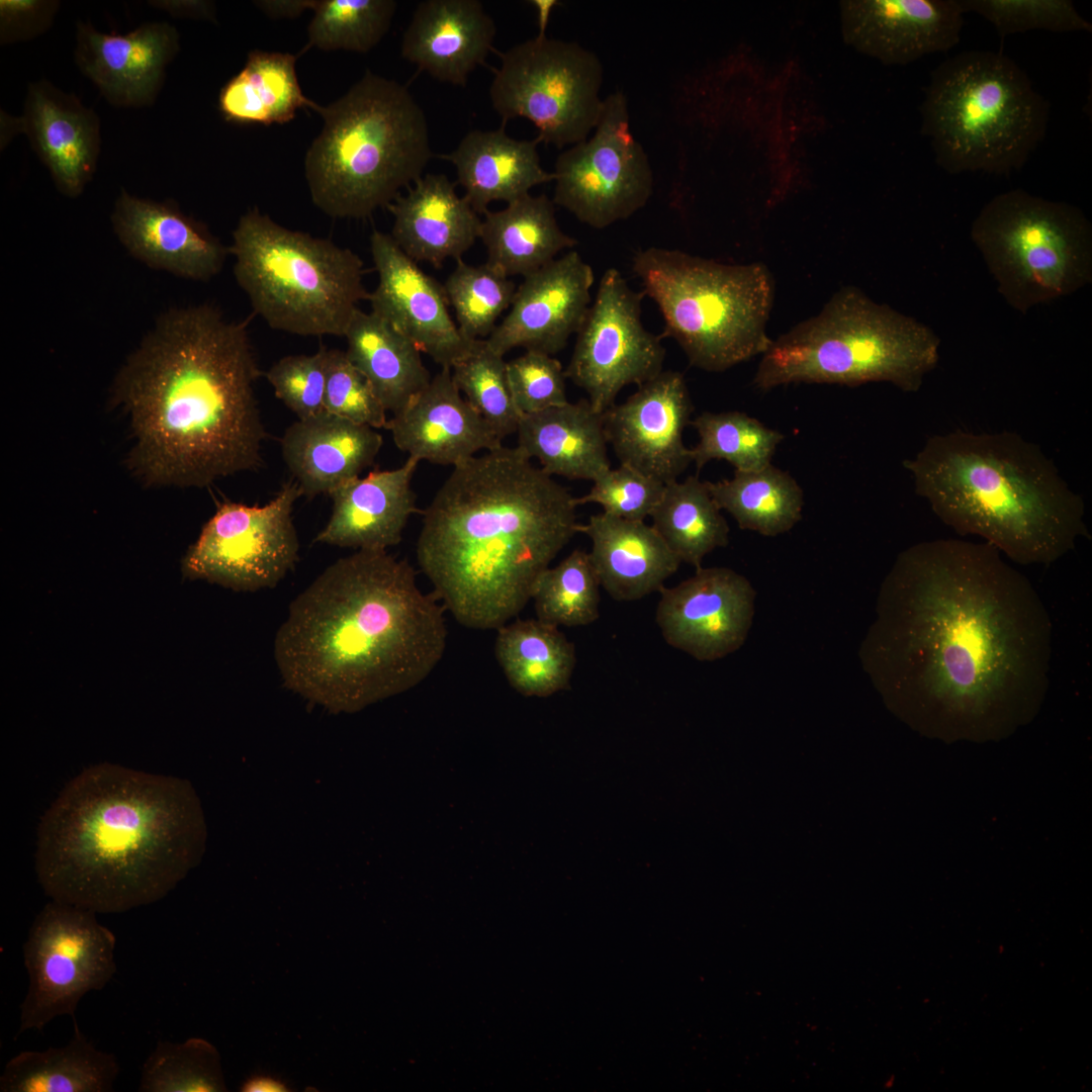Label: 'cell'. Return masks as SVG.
<instances>
[{
  "label": "cell",
  "mask_w": 1092,
  "mask_h": 1092,
  "mask_svg": "<svg viewBox=\"0 0 1092 1092\" xmlns=\"http://www.w3.org/2000/svg\"><path fill=\"white\" fill-rule=\"evenodd\" d=\"M643 296L618 269H607L576 333L565 374L600 414L615 403L623 388L640 386L663 371L660 337L642 323Z\"/></svg>",
  "instance_id": "e0dca14e"
},
{
  "label": "cell",
  "mask_w": 1092,
  "mask_h": 1092,
  "mask_svg": "<svg viewBox=\"0 0 1092 1092\" xmlns=\"http://www.w3.org/2000/svg\"><path fill=\"white\" fill-rule=\"evenodd\" d=\"M116 938L96 913L52 900L35 916L23 944L28 988L20 1004L17 1035L75 1012L90 991L116 973Z\"/></svg>",
  "instance_id": "5bb4252c"
},
{
  "label": "cell",
  "mask_w": 1092,
  "mask_h": 1092,
  "mask_svg": "<svg viewBox=\"0 0 1092 1092\" xmlns=\"http://www.w3.org/2000/svg\"><path fill=\"white\" fill-rule=\"evenodd\" d=\"M693 410L684 375L662 371L603 413L608 444L620 464L664 484L677 480L692 463L682 435Z\"/></svg>",
  "instance_id": "d6986e66"
},
{
  "label": "cell",
  "mask_w": 1092,
  "mask_h": 1092,
  "mask_svg": "<svg viewBox=\"0 0 1092 1092\" xmlns=\"http://www.w3.org/2000/svg\"><path fill=\"white\" fill-rule=\"evenodd\" d=\"M699 436L690 449L692 462L701 470L712 460L729 462L737 471H755L771 464L785 435L739 411L703 412L691 421Z\"/></svg>",
  "instance_id": "60d3db41"
},
{
  "label": "cell",
  "mask_w": 1092,
  "mask_h": 1092,
  "mask_svg": "<svg viewBox=\"0 0 1092 1092\" xmlns=\"http://www.w3.org/2000/svg\"><path fill=\"white\" fill-rule=\"evenodd\" d=\"M971 238L999 293L1021 313L1092 281V226L1067 202L1002 192L981 208Z\"/></svg>",
  "instance_id": "7c38bea8"
},
{
  "label": "cell",
  "mask_w": 1092,
  "mask_h": 1092,
  "mask_svg": "<svg viewBox=\"0 0 1092 1092\" xmlns=\"http://www.w3.org/2000/svg\"><path fill=\"white\" fill-rule=\"evenodd\" d=\"M590 542L588 552L601 586L616 601L631 602L660 590L681 561L644 521L607 513L578 526Z\"/></svg>",
  "instance_id": "4dcf8cb0"
},
{
  "label": "cell",
  "mask_w": 1092,
  "mask_h": 1092,
  "mask_svg": "<svg viewBox=\"0 0 1092 1092\" xmlns=\"http://www.w3.org/2000/svg\"><path fill=\"white\" fill-rule=\"evenodd\" d=\"M450 369L465 399L502 441L517 432L522 415L511 391L507 361L486 340L474 341Z\"/></svg>",
  "instance_id": "ee69618b"
},
{
  "label": "cell",
  "mask_w": 1092,
  "mask_h": 1092,
  "mask_svg": "<svg viewBox=\"0 0 1092 1092\" xmlns=\"http://www.w3.org/2000/svg\"><path fill=\"white\" fill-rule=\"evenodd\" d=\"M229 251L254 313L274 330L344 337L358 304L368 300L356 253L282 226L256 207L241 216Z\"/></svg>",
  "instance_id": "8fae6325"
},
{
  "label": "cell",
  "mask_w": 1092,
  "mask_h": 1092,
  "mask_svg": "<svg viewBox=\"0 0 1092 1092\" xmlns=\"http://www.w3.org/2000/svg\"><path fill=\"white\" fill-rule=\"evenodd\" d=\"M589 491L575 497L578 506L597 504L609 515L644 521L661 499L665 484L628 466L610 468L593 481Z\"/></svg>",
  "instance_id": "681fc988"
},
{
  "label": "cell",
  "mask_w": 1092,
  "mask_h": 1092,
  "mask_svg": "<svg viewBox=\"0 0 1092 1092\" xmlns=\"http://www.w3.org/2000/svg\"><path fill=\"white\" fill-rule=\"evenodd\" d=\"M149 5L176 17L213 18V6L206 1H150Z\"/></svg>",
  "instance_id": "db71d44e"
},
{
  "label": "cell",
  "mask_w": 1092,
  "mask_h": 1092,
  "mask_svg": "<svg viewBox=\"0 0 1092 1092\" xmlns=\"http://www.w3.org/2000/svg\"><path fill=\"white\" fill-rule=\"evenodd\" d=\"M520 448L453 467L424 511L417 560L434 595L470 629L497 630L578 533L575 497Z\"/></svg>",
  "instance_id": "277c9868"
},
{
  "label": "cell",
  "mask_w": 1092,
  "mask_h": 1092,
  "mask_svg": "<svg viewBox=\"0 0 1092 1092\" xmlns=\"http://www.w3.org/2000/svg\"><path fill=\"white\" fill-rule=\"evenodd\" d=\"M178 50L179 34L164 21L145 22L124 34L78 22L74 55L78 69L108 103L143 107L156 101Z\"/></svg>",
  "instance_id": "cb8c5ba5"
},
{
  "label": "cell",
  "mask_w": 1092,
  "mask_h": 1092,
  "mask_svg": "<svg viewBox=\"0 0 1092 1092\" xmlns=\"http://www.w3.org/2000/svg\"><path fill=\"white\" fill-rule=\"evenodd\" d=\"M288 53L253 51L243 69L220 89L218 108L236 123H285L297 110L317 104L302 92Z\"/></svg>",
  "instance_id": "8d00e7d4"
},
{
  "label": "cell",
  "mask_w": 1092,
  "mask_h": 1092,
  "mask_svg": "<svg viewBox=\"0 0 1092 1092\" xmlns=\"http://www.w3.org/2000/svg\"><path fill=\"white\" fill-rule=\"evenodd\" d=\"M632 269L663 316L664 336L694 367L722 372L769 347L774 281L763 264H726L650 247L634 256Z\"/></svg>",
  "instance_id": "30bf717a"
},
{
  "label": "cell",
  "mask_w": 1092,
  "mask_h": 1092,
  "mask_svg": "<svg viewBox=\"0 0 1092 1092\" xmlns=\"http://www.w3.org/2000/svg\"><path fill=\"white\" fill-rule=\"evenodd\" d=\"M959 0H844L839 3L844 42L884 65H907L945 53L961 40Z\"/></svg>",
  "instance_id": "603a6c76"
},
{
  "label": "cell",
  "mask_w": 1092,
  "mask_h": 1092,
  "mask_svg": "<svg viewBox=\"0 0 1092 1092\" xmlns=\"http://www.w3.org/2000/svg\"><path fill=\"white\" fill-rule=\"evenodd\" d=\"M245 1092H283L288 1087L281 1079L271 1075H253L247 1079L241 1087Z\"/></svg>",
  "instance_id": "9f6ffc18"
},
{
  "label": "cell",
  "mask_w": 1092,
  "mask_h": 1092,
  "mask_svg": "<svg viewBox=\"0 0 1092 1092\" xmlns=\"http://www.w3.org/2000/svg\"><path fill=\"white\" fill-rule=\"evenodd\" d=\"M495 658L509 684L526 697H548L569 688L575 647L557 626L516 620L497 629Z\"/></svg>",
  "instance_id": "74e56055"
},
{
  "label": "cell",
  "mask_w": 1092,
  "mask_h": 1092,
  "mask_svg": "<svg viewBox=\"0 0 1092 1092\" xmlns=\"http://www.w3.org/2000/svg\"><path fill=\"white\" fill-rule=\"evenodd\" d=\"M707 481L691 475L665 484L650 518L652 527L681 562L702 567L706 555L729 543V526Z\"/></svg>",
  "instance_id": "ab89813d"
},
{
  "label": "cell",
  "mask_w": 1092,
  "mask_h": 1092,
  "mask_svg": "<svg viewBox=\"0 0 1092 1092\" xmlns=\"http://www.w3.org/2000/svg\"><path fill=\"white\" fill-rule=\"evenodd\" d=\"M600 585L589 553L573 550L536 581L531 600L537 619L557 627L594 623L600 617Z\"/></svg>",
  "instance_id": "b9f144b4"
},
{
  "label": "cell",
  "mask_w": 1092,
  "mask_h": 1092,
  "mask_svg": "<svg viewBox=\"0 0 1092 1092\" xmlns=\"http://www.w3.org/2000/svg\"><path fill=\"white\" fill-rule=\"evenodd\" d=\"M385 429L408 457L453 467L480 451L502 446V440L461 395L448 367L394 414Z\"/></svg>",
  "instance_id": "484cf974"
},
{
  "label": "cell",
  "mask_w": 1092,
  "mask_h": 1092,
  "mask_svg": "<svg viewBox=\"0 0 1092 1092\" xmlns=\"http://www.w3.org/2000/svg\"><path fill=\"white\" fill-rule=\"evenodd\" d=\"M60 7L52 0H1V44L24 41L43 33Z\"/></svg>",
  "instance_id": "f5cc1de1"
},
{
  "label": "cell",
  "mask_w": 1092,
  "mask_h": 1092,
  "mask_svg": "<svg viewBox=\"0 0 1092 1092\" xmlns=\"http://www.w3.org/2000/svg\"><path fill=\"white\" fill-rule=\"evenodd\" d=\"M328 350L320 347L312 355H288L266 372L275 395L298 419L325 411Z\"/></svg>",
  "instance_id": "f907efd6"
},
{
  "label": "cell",
  "mask_w": 1092,
  "mask_h": 1092,
  "mask_svg": "<svg viewBox=\"0 0 1092 1092\" xmlns=\"http://www.w3.org/2000/svg\"><path fill=\"white\" fill-rule=\"evenodd\" d=\"M455 187L446 175L428 173L387 206L389 235L415 262L440 267L460 260L479 239L482 219Z\"/></svg>",
  "instance_id": "f1b7e54d"
},
{
  "label": "cell",
  "mask_w": 1092,
  "mask_h": 1092,
  "mask_svg": "<svg viewBox=\"0 0 1092 1092\" xmlns=\"http://www.w3.org/2000/svg\"><path fill=\"white\" fill-rule=\"evenodd\" d=\"M393 0H316L307 48L368 53L388 31Z\"/></svg>",
  "instance_id": "f6af8a7d"
},
{
  "label": "cell",
  "mask_w": 1092,
  "mask_h": 1092,
  "mask_svg": "<svg viewBox=\"0 0 1092 1092\" xmlns=\"http://www.w3.org/2000/svg\"><path fill=\"white\" fill-rule=\"evenodd\" d=\"M205 841L188 781L102 762L71 780L41 817L34 868L52 900L118 913L165 897Z\"/></svg>",
  "instance_id": "5b68a950"
},
{
  "label": "cell",
  "mask_w": 1092,
  "mask_h": 1092,
  "mask_svg": "<svg viewBox=\"0 0 1092 1092\" xmlns=\"http://www.w3.org/2000/svg\"><path fill=\"white\" fill-rule=\"evenodd\" d=\"M489 87L503 123L524 117L538 129L539 143L562 149L587 139L603 108V66L573 41L537 35L499 54Z\"/></svg>",
  "instance_id": "4fadbf2b"
},
{
  "label": "cell",
  "mask_w": 1092,
  "mask_h": 1092,
  "mask_svg": "<svg viewBox=\"0 0 1092 1092\" xmlns=\"http://www.w3.org/2000/svg\"><path fill=\"white\" fill-rule=\"evenodd\" d=\"M315 1H258L256 4L270 16L293 17L304 9H313Z\"/></svg>",
  "instance_id": "11a10c76"
},
{
  "label": "cell",
  "mask_w": 1092,
  "mask_h": 1092,
  "mask_svg": "<svg viewBox=\"0 0 1092 1092\" xmlns=\"http://www.w3.org/2000/svg\"><path fill=\"white\" fill-rule=\"evenodd\" d=\"M554 206L546 195L529 193L500 210L485 211L479 239L486 263L508 277H526L573 248L577 242L559 226Z\"/></svg>",
  "instance_id": "836d02e7"
},
{
  "label": "cell",
  "mask_w": 1092,
  "mask_h": 1092,
  "mask_svg": "<svg viewBox=\"0 0 1092 1092\" xmlns=\"http://www.w3.org/2000/svg\"><path fill=\"white\" fill-rule=\"evenodd\" d=\"M304 159L312 202L334 218H364L422 177L433 153L426 115L408 89L367 71L335 102Z\"/></svg>",
  "instance_id": "52a82bcc"
},
{
  "label": "cell",
  "mask_w": 1092,
  "mask_h": 1092,
  "mask_svg": "<svg viewBox=\"0 0 1092 1092\" xmlns=\"http://www.w3.org/2000/svg\"><path fill=\"white\" fill-rule=\"evenodd\" d=\"M903 465L941 522L1019 564H1051L1089 535L1082 496L1015 432L933 435Z\"/></svg>",
  "instance_id": "8992f818"
},
{
  "label": "cell",
  "mask_w": 1092,
  "mask_h": 1092,
  "mask_svg": "<svg viewBox=\"0 0 1092 1092\" xmlns=\"http://www.w3.org/2000/svg\"><path fill=\"white\" fill-rule=\"evenodd\" d=\"M260 373L248 321L208 303L164 312L113 385L133 432L130 469L149 485L202 487L259 468Z\"/></svg>",
  "instance_id": "7a4b0ae2"
},
{
  "label": "cell",
  "mask_w": 1092,
  "mask_h": 1092,
  "mask_svg": "<svg viewBox=\"0 0 1092 1092\" xmlns=\"http://www.w3.org/2000/svg\"><path fill=\"white\" fill-rule=\"evenodd\" d=\"M493 19L478 0H425L401 41V56L441 82L465 86L492 50Z\"/></svg>",
  "instance_id": "83f0119b"
},
{
  "label": "cell",
  "mask_w": 1092,
  "mask_h": 1092,
  "mask_svg": "<svg viewBox=\"0 0 1092 1092\" xmlns=\"http://www.w3.org/2000/svg\"><path fill=\"white\" fill-rule=\"evenodd\" d=\"M920 115V132L942 170L1007 176L1043 141L1050 104L1010 57L972 50L932 70Z\"/></svg>",
  "instance_id": "ba28073f"
},
{
  "label": "cell",
  "mask_w": 1092,
  "mask_h": 1092,
  "mask_svg": "<svg viewBox=\"0 0 1092 1092\" xmlns=\"http://www.w3.org/2000/svg\"><path fill=\"white\" fill-rule=\"evenodd\" d=\"M939 346L923 323L846 286L818 314L771 340L753 385L767 391L791 383L889 382L916 392L936 367Z\"/></svg>",
  "instance_id": "9c48e42d"
},
{
  "label": "cell",
  "mask_w": 1092,
  "mask_h": 1092,
  "mask_svg": "<svg viewBox=\"0 0 1092 1092\" xmlns=\"http://www.w3.org/2000/svg\"><path fill=\"white\" fill-rule=\"evenodd\" d=\"M707 485L719 509L743 530L772 537L790 531L802 518V487L772 464L755 471L735 470L732 478Z\"/></svg>",
  "instance_id": "f35d334b"
},
{
  "label": "cell",
  "mask_w": 1092,
  "mask_h": 1092,
  "mask_svg": "<svg viewBox=\"0 0 1092 1092\" xmlns=\"http://www.w3.org/2000/svg\"><path fill=\"white\" fill-rule=\"evenodd\" d=\"M553 175L554 204L597 230L626 219L646 205L653 191L652 169L630 130L622 92L604 99L594 134L562 152Z\"/></svg>",
  "instance_id": "9a60e30c"
},
{
  "label": "cell",
  "mask_w": 1092,
  "mask_h": 1092,
  "mask_svg": "<svg viewBox=\"0 0 1092 1092\" xmlns=\"http://www.w3.org/2000/svg\"><path fill=\"white\" fill-rule=\"evenodd\" d=\"M755 592L727 567L697 568L672 587H662L655 621L665 642L701 661L720 659L741 647L754 615Z\"/></svg>",
  "instance_id": "ac0fdd59"
},
{
  "label": "cell",
  "mask_w": 1092,
  "mask_h": 1092,
  "mask_svg": "<svg viewBox=\"0 0 1092 1092\" xmlns=\"http://www.w3.org/2000/svg\"><path fill=\"white\" fill-rule=\"evenodd\" d=\"M419 462L408 457L399 467L372 471L333 490L331 517L314 542L370 551L397 545L418 512L412 480Z\"/></svg>",
  "instance_id": "4316f807"
},
{
  "label": "cell",
  "mask_w": 1092,
  "mask_h": 1092,
  "mask_svg": "<svg viewBox=\"0 0 1092 1092\" xmlns=\"http://www.w3.org/2000/svg\"><path fill=\"white\" fill-rule=\"evenodd\" d=\"M537 9L538 35H546L545 31L549 22L552 9L559 4L556 0H533L530 1Z\"/></svg>",
  "instance_id": "6f0895ef"
},
{
  "label": "cell",
  "mask_w": 1092,
  "mask_h": 1092,
  "mask_svg": "<svg viewBox=\"0 0 1092 1092\" xmlns=\"http://www.w3.org/2000/svg\"><path fill=\"white\" fill-rule=\"evenodd\" d=\"M325 411L374 429L386 428V410L346 352L328 350Z\"/></svg>",
  "instance_id": "c3c4849f"
},
{
  "label": "cell",
  "mask_w": 1092,
  "mask_h": 1092,
  "mask_svg": "<svg viewBox=\"0 0 1092 1092\" xmlns=\"http://www.w3.org/2000/svg\"><path fill=\"white\" fill-rule=\"evenodd\" d=\"M301 495L289 481L264 506L221 503L186 552L184 576L238 592L274 587L298 558L292 511Z\"/></svg>",
  "instance_id": "2e32d148"
},
{
  "label": "cell",
  "mask_w": 1092,
  "mask_h": 1092,
  "mask_svg": "<svg viewBox=\"0 0 1092 1092\" xmlns=\"http://www.w3.org/2000/svg\"><path fill=\"white\" fill-rule=\"evenodd\" d=\"M111 222L119 242L146 265L179 277L207 281L230 254L203 223L169 202L121 191Z\"/></svg>",
  "instance_id": "d4e9b609"
},
{
  "label": "cell",
  "mask_w": 1092,
  "mask_h": 1092,
  "mask_svg": "<svg viewBox=\"0 0 1092 1092\" xmlns=\"http://www.w3.org/2000/svg\"><path fill=\"white\" fill-rule=\"evenodd\" d=\"M344 337L347 357L370 382L386 411L398 413L429 385L432 377L422 352L374 312L359 308Z\"/></svg>",
  "instance_id": "e575fe53"
},
{
  "label": "cell",
  "mask_w": 1092,
  "mask_h": 1092,
  "mask_svg": "<svg viewBox=\"0 0 1092 1092\" xmlns=\"http://www.w3.org/2000/svg\"><path fill=\"white\" fill-rule=\"evenodd\" d=\"M863 649L878 687L920 733L1000 741L1044 702L1052 622L995 547L936 539L897 557Z\"/></svg>",
  "instance_id": "6da1fadb"
},
{
  "label": "cell",
  "mask_w": 1092,
  "mask_h": 1092,
  "mask_svg": "<svg viewBox=\"0 0 1092 1092\" xmlns=\"http://www.w3.org/2000/svg\"><path fill=\"white\" fill-rule=\"evenodd\" d=\"M141 1092L226 1091L220 1056L209 1041L192 1037L182 1043L159 1040L145 1061Z\"/></svg>",
  "instance_id": "bcb514c9"
},
{
  "label": "cell",
  "mask_w": 1092,
  "mask_h": 1092,
  "mask_svg": "<svg viewBox=\"0 0 1092 1092\" xmlns=\"http://www.w3.org/2000/svg\"><path fill=\"white\" fill-rule=\"evenodd\" d=\"M965 13H976L1004 38L1030 30L1091 32L1092 24L1069 0H959Z\"/></svg>",
  "instance_id": "7dc6e473"
},
{
  "label": "cell",
  "mask_w": 1092,
  "mask_h": 1092,
  "mask_svg": "<svg viewBox=\"0 0 1092 1092\" xmlns=\"http://www.w3.org/2000/svg\"><path fill=\"white\" fill-rule=\"evenodd\" d=\"M505 126L469 131L452 153L441 156L455 166L464 198L478 214H484L490 202L510 203L533 187L554 181L553 172L540 164L539 141L515 140Z\"/></svg>",
  "instance_id": "1f68e13d"
},
{
  "label": "cell",
  "mask_w": 1092,
  "mask_h": 1092,
  "mask_svg": "<svg viewBox=\"0 0 1092 1092\" xmlns=\"http://www.w3.org/2000/svg\"><path fill=\"white\" fill-rule=\"evenodd\" d=\"M17 133L27 136L61 193L76 197L83 192L101 150L100 119L94 110L41 79L28 85L19 117L1 113V144Z\"/></svg>",
  "instance_id": "7402d4cb"
},
{
  "label": "cell",
  "mask_w": 1092,
  "mask_h": 1092,
  "mask_svg": "<svg viewBox=\"0 0 1092 1092\" xmlns=\"http://www.w3.org/2000/svg\"><path fill=\"white\" fill-rule=\"evenodd\" d=\"M594 281L592 266L574 250L523 277L487 344L502 356L516 348L557 354L582 325Z\"/></svg>",
  "instance_id": "44dd1931"
},
{
  "label": "cell",
  "mask_w": 1092,
  "mask_h": 1092,
  "mask_svg": "<svg viewBox=\"0 0 1092 1092\" xmlns=\"http://www.w3.org/2000/svg\"><path fill=\"white\" fill-rule=\"evenodd\" d=\"M443 287L456 324L471 340H486L500 315L511 307L517 286L507 275L488 265H470L462 259Z\"/></svg>",
  "instance_id": "7bdbcfd3"
},
{
  "label": "cell",
  "mask_w": 1092,
  "mask_h": 1092,
  "mask_svg": "<svg viewBox=\"0 0 1092 1092\" xmlns=\"http://www.w3.org/2000/svg\"><path fill=\"white\" fill-rule=\"evenodd\" d=\"M507 370L513 398L522 416L568 402L565 370L553 356L526 351L507 361Z\"/></svg>",
  "instance_id": "816d5d0a"
},
{
  "label": "cell",
  "mask_w": 1092,
  "mask_h": 1092,
  "mask_svg": "<svg viewBox=\"0 0 1092 1092\" xmlns=\"http://www.w3.org/2000/svg\"><path fill=\"white\" fill-rule=\"evenodd\" d=\"M70 1041L46 1051H23L0 1077L1 1092H108L119 1073L113 1054L97 1050L73 1019Z\"/></svg>",
  "instance_id": "d590c367"
},
{
  "label": "cell",
  "mask_w": 1092,
  "mask_h": 1092,
  "mask_svg": "<svg viewBox=\"0 0 1092 1092\" xmlns=\"http://www.w3.org/2000/svg\"><path fill=\"white\" fill-rule=\"evenodd\" d=\"M518 444L547 474L595 481L611 468L603 414L587 398L523 415Z\"/></svg>",
  "instance_id": "d6a6232c"
},
{
  "label": "cell",
  "mask_w": 1092,
  "mask_h": 1092,
  "mask_svg": "<svg viewBox=\"0 0 1092 1092\" xmlns=\"http://www.w3.org/2000/svg\"><path fill=\"white\" fill-rule=\"evenodd\" d=\"M382 444L376 429L324 411L290 425L281 451L301 493L312 497L330 494L359 477L373 464Z\"/></svg>",
  "instance_id": "f546056e"
},
{
  "label": "cell",
  "mask_w": 1092,
  "mask_h": 1092,
  "mask_svg": "<svg viewBox=\"0 0 1092 1092\" xmlns=\"http://www.w3.org/2000/svg\"><path fill=\"white\" fill-rule=\"evenodd\" d=\"M370 252L378 276L368 297L371 311L442 368H451L474 341L465 338L453 321L443 285L405 255L389 234L374 231Z\"/></svg>",
  "instance_id": "ffe728a7"
},
{
  "label": "cell",
  "mask_w": 1092,
  "mask_h": 1092,
  "mask_svg": "<svg viewBox=\"0 0 1092 1092\" xmlns=\"http://www.w3.org/2000/svg\"><path fill=\"white\" fill-rule=\"evenodd\" d=\"M387 551L357 550L289 605L274 658L285 687L332 713L357 712L424 680L447 643L445 608Z\"/></svg>",
  "instance_id": "3957f363"
}]
</instances>
